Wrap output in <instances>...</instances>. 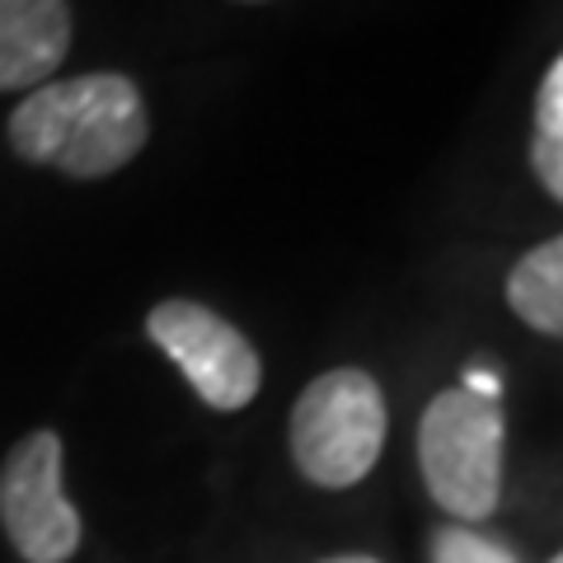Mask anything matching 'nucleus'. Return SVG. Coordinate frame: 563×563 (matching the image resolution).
Segmentation results:
<instances>
[{"label": "nucleus", "instance_id": "1", "mask_svg": "<svg viewBox=\"0 0 563 563\" xmlns=\"http://www.w3.org/2000/svg\"><path fill=\"white\" fill-rule=\"evenodd\" d=\"M5 136L24 165L57 169L66 179H109L141 155L151 113L132 76L90 70L29 90L10 113Z\"/></svg>", "mask_w": 563, "mask_h": 563}, {"label": "nucleus", "instance_id": "5", "mask_svg": "<svg viewBox=\"0 0 563 563\" xmlns=\"http://www.w3.org/2000/svg\"><path fill=\"white\" fill-rule=\"evenodd\" d=\"M0 526L24 563H66L80 550V512L62 488V437L29 432L0 465Z\"/></svg>", "mask_w": 563, "mask_h": 563}, {"label": "nucleus", "instance_id": "12", "mask_svg": "<svg viewBox=\"0 0 563 563\" xmlns=\"http://www.w3.org/2000/svg\"><path fill=\"white\" fill-rule=\"evenodd\" d=\"M324 563H376V559H366V554H343V559H324Z\"/></svg>", "mask_w": 563, "mask_h": 563}, {"label": "nucleus", "instance_id": "10", "mask_svg": "<svg viewBox=\"0 0 563 563\" xmlns=\"http://www.w3.org/2000/svg\"><path fill=\"white\" fill-rule=\"evenodd\" d=\"M531 169H536L540 188L563 202V146H540V141H531Z\"/></svg>", "mask_w": 563, "mask_h": 563}, {"label": "nucleus", "instance_id": "4", "mask_svg": "<svg viewBox=\"0 0 563 563\" xmlns=\"http://www.w3.org/2000/svg\"><path fill=\"white\" fill-rule=\"evenodd\" d=\"M146 333L211 409L235 413L258 395L263 385L258 352L217 310H207L198 301H161L146 314Z\"/></svg>", "mask_w": 563, "mask_h": 563}, {"label": "nucleus", "instance_id": "14", "mask_svg": "<svg viewBox=\"0 0 563 563\" xmlns=\"http://www.w3.org/2000/svg\"><path fill=\"white\" fill-rule=\"evenodd\" d=\"M554 563H563V554H559V559H554Z\"/></svg>", "mask_w": 563, "mask_h": 563}, {"label": "nucleus", "instance_id": "6", "mask_svg": "<svg viewBox=\"0 0 563 563\" xmlns=\"http://www.w3.org/2000/svg\"><path fill=\"white\" fill-rule=\"evenodd\" d=\"M70 52L66 0H0V95L38 90Z\"/></svg>", "mask_w": 563, "mask_h": 563}, {"label": "nucleus", "instance_id": "7", "mask_svg": "<svg viewBox=\"0 0 563 563\" xmlns=\"http://www.w3.org/2000/svg\"><path fill=\"white\" fill-rule=\"evenodd\" d=\"M507 306L521 324L540 333H563V235L536 244L507 273Z\"/></svg>", "mask_w": 563, "mask_h": 563}, {"label": "nucleus", "instance_id": "3", "mask_svg": "<svg viewBox=\"0 0 563 563\" xmlns=\"http://www.w3.org/2000/svg\"><path fill=\"white\" fill-rule=\"evenodd\" d=\"M385 446V395L380 385L339 366L310 380L291 409V455L296 470L320 488H352L362 484Z\"/></svg>", "mask_w": 563, "mask_h": 563}, {"label": "nucleus", "instance_id": "9", "mask_svg": "<svg viewBox=\"0 0 563 563\" xmlns=\"http://www.w3.org/2000/svg\"><path fill=\"white\" fill-rule=\"evenodd\" d=\"M540 146H563V52L554 66L544 70L540 90H536V136Z\"/></svg>", "mask_w": 563, "mask_h": 563}, {"label": "nucleus", "instance_id": "11", "mask_svg": "<svg viewBox=\"0 0 563 563\" xmlns=\"http://www.w3.org/2000/svg\"><path fill=\"white\" fill-rule=\"evenodd\" d=\"M461 390L479 395V399H498V395H503V376L493 372V366H465V376H461Z\"/></svg>", "mask_w": 563, "mask_h": 563}, {"label": "nucleus", "instance_id": "8", "mask_svg": "<svg viewBox=\"0 0 563 563\" xmlns=\"http://www.w3.org/2000/svg\"><path fill=\"white\" fill-rule=\"evenodd\" d=\"M428 563H517V554H507L498 540L470 531V526H442L432 531Z\"/></svg>", "mask_w": 563, "mask_h": 563}, {"label": "nucleus", "instance_id": "2", "mask_svg": "<svg viewBox=\"0 0 563 563\" xmlns=\"http://www.w3.org/2000/svg\"><path fill=\"white\" fill-rule=\"evenodd\" d=\"M503 409L498 399L442 390L418 422V465L432 503L455 521H484L503 498Z\"/></svg>", "mask_w": 563, "mask_h": 563}, {"label": "nucleus", "instance_id": "13", "mask_svg": "<svg viewBox=\"0 0 563 563\" xmlns=\"http://www.w3.org/2000/svg\"><path fill=\"white\" fill-rule=\"evenodd\" d=\"M244 5H258V0H244Z\"/></svg>", "mask_w": 563, "mask_h": 563}]
</instances>
